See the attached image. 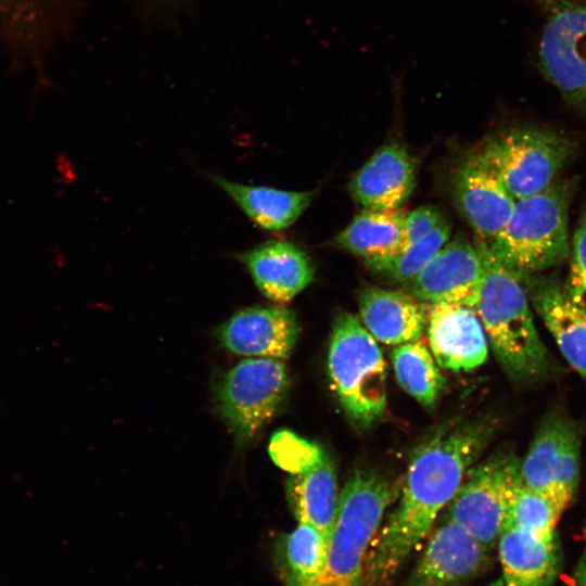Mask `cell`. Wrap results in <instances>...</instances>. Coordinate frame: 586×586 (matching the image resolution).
Here are the masks:
<instances>
[{"instance_id": "cell-1", "label": "cell", "mask_w": 586, "mask_h": 586, "mask_svg": "<svg viewBox=\"0 0 586 586\" xmlns=\"http://www.w3.org/2000/svg\"><path fill=\"white\" fill-rule=\"evenodd\" d=\"M493 433L494 424L486 419L467 421L438 431L416 449L398 504L368 550L362 586L393 585L408 556L450 502Z\"/></svg>"}, {"instance_id": "cell-2", "label": "cell", "mask_w": 586, "mask_h": 586, "mask_svg": "<svg viewBox=\"0 0 586 586\" xmlns=\"http://www.w3.org/2000/svg\"><path fill=\"white\" fill-rule=\"evenodd\" d=\"M484 275L474 310L494 354L512 378L532 380L548 368V352L537 332L527 294L519 278L502 266L486 242L474 244Z\"/></svg>"}, {"instance_id": "cell-3", "label": "cell", "mask_w": 586, "mask_h": 586, "mask_svg": "<svg viewBox=\"0 0 586 586\" xmlns=\"http://www.w3.org/2000/svg\"><path fill=\"white\" fill-rule=\"evenodd\" d=\"M571 191L557 179L544 191L517 200L505 227L487 243L517 277L539 275L569 258Z\"/></svg>"}, {"instance_id": "cell-4", "label": "cell", "mask_w": 586, "mask_h": 586, "mask_svg": "<svg viewBox=\"0 0 586 586\" xmlns=\"http://www.w3.org/2000/svg\"><path fill=\"white\" fill-rule=\"evenodd\" d=\"M398 487L371 470H355L339 495L327 540L324 586H362L365 561Z\"/></svg>"}, {"instance_id": "cell-5", "label": "cell", "mask_w": 586, "mask_h": 586, "mask_svg": "<svg viewBox=\"0 0 586 586\" xmlns=\"http://www.w3.org/2000/svg\"><path fill=\"white\" fill-rule=\"evenodd\" d=\"M328 373L345 413L369 426L386 408V364L378 341L351 313L334 320L328 352Z\"/></svg>"}, {"instance_id": "cell-6", "label": "cell", "mask_w": 586, "mask_h": 586, "mask_svg": "<svg viewBox=\"0 0 586 586\" xmlns=\"http://www.w3.org/2000/svg\"><path fill=\"white\" fill-rule=\"evenodd\" d=\"M574 151L573 141L562 132L525 126L496 136L476 155L520 200L551 186Z\"/></svg>"}, {"instance_id": "cell-7", "label": "cell", "mask_w": 586, "mask_h": 586, "mask_svg": "<svg viewBox=\"0 0 586 586\" xmlns=\"http://www.w3.org/2000/svg\"><path fill=\"white\" fill-rule=\"evenodd\" d=\"M520 462L513 451L502 449L472 466L448 504L445 519L462 527L487 549L492 548L522 485Z\"/></svg>"}, {"instance_id": "cell-8", "label": "cell", "mask_w": 586, "mask_h": 586, "mask_svg": "<svg viewBox=\"0 0 586 586\" xmlns=\"http://www.w3.org/2000/svg\"><path fill=\"white\" fill-rule=\"evenodd\" d=\"M537 1L545 16L537 49L539 71L570 105L586 112V2Z\"/></svg>"}, {"instance_id": "cell-9", "label": "cell", "mask_w": 586, "mask_h": 586, "mask_svg": "<svg viewBox=\"0 0 586 586\" xmlns=\"http://www.w3.org/2000/svg\"><path fill=\"white\" fill-rule=\"evenodd\" d=\"M289 386L282 360L247 358L231 368L218 392L219 408L240 441L254 437L275 416Z\"/></svg>"}, {"instance_id": "cell-10", "label": "cell", "mask_w": 586, "mask_h": 586, "mask_svg": "<svg viewBox=\"0 0 586 586\" xmlns=\"http://www.w3.org/2000/svg\"><path fill=\"white\" fill-rule=\"evenodd\" d=\"M484 268L476 246L464 237L448 240L408 282L411 296L425 304L449 303L474 307Z\"/></svg>"}, {"instance_id": "cell-11", "label": "cell", "mask_w": 586, "mask_h": 586, "mask_svg": "<svg viewBox=\"0 0 586 586\" xmlns=\"http://www.w3.org/2000/svg\"><path fill=\"white\" fill-rule=\"evenodd\" d=\"M487 551L467 531L445 519L431 535L406 586H462L486 565Z\"/></svg>"}, {"instance_id": "cell-12", "label": "cell", "mask_w": 586, "mask_h": 586, "mask_svg": "<svg viewBox=\"0 0 586 586\" xmlns=\"http://www.w3.org/2000/svg\"><path fill=\"white\" fill-rule=\"evenodd\" d=\"M429 348L436 364L453 371L483 365L488 340L474 308L449 303L432 304L426 323Z\"/></svg>"}, {"instance_id": "cell-13", "label": "cell", "mask_w": 586, "mask_h": 586, "mask_svg": "<svg viewBox=\"0 0 586 586\" xmlns=\"http://www.w3.org/2000/svg\"><path fill=\"white\" fill-rule=\"evenodd\" d=\"M298 333L293 310L283 306H253L232 315L218 329L222 345L243 356L285 359Z\"/></svg>"}, {"instance_id": "cell-14", "label": "cell", "mask_w": 586, "mask_h": 586, "mask_svg": "<svg viewBox=\"0 0 586 586\" xmlns=\"http://www.w3.org/2000/svg\"><path fill=\"white\" fill-rule=\"evenodd\" d=\"M454 199L479 240L486 243L505 227L517 202L477 155L469 158L457 171Z\"/></svg>"}, {"instance_id": "cell-15", "label": "cell", "mask_w": 586, "mask_h": 586, "mask_svg": "<svg viewBox=\"0 0 586 586\" xmlns=\"http://www.w3.org/2000/svg\"><path fill=\"white\" fill-rule=\"evenodd\" d=\"M518 278L561 354L586 381V313L571 301L557 277Z\"/></svg>"}, {"instance_id": "cell-16", "label": "cell", "mask_w": 586, "mask_h": 586, "mask_svg": "<svg viewBox=\"0 0 586 586\" xmlns=\"http://www.w3.org/2000/svg\"><path fill=\"white\" fill-rule=\"evenodd\" d=\"M416 186V163L399 144L378 149L353 175L348 191L353 199L369 209L400 208Z\"/></svg>"}, {"instance_id": "cell-17", "label": "cell", "mask_w": 586, "mask_h": 586, "mask_svg": "<svg viewBox=\"0 0 586 586\" xmlns=\"http://www.w3.org/2000/svg\"><path fill=\"white\" fill-rule=\"evenodd\" d=\"M255 285L267 298L285 303L314 280L310 258L300 246L285 240H268L238 255Z\"/></svg>"}, {"instance_id": "cell-18", "label": "cell", "mask_w": 586, "mask_h": 586, "mask_svg": "<svg viewBox=\"0 0 586 586\" xmlns=\"http://www.w3.org/2000/svg\"><path fill=\"white\" fill-rule=\"evenodd\" d=\"M408 293L374 285L358 293L359 320L377 340L399 345L422 339L429 309Z\"/></svg>"}, {"instance_id": "cell-19", "label": "cell", "mask_w": 586, "mask_h": 586, "mask_svg": "<svg viewBox=\"0 0 586 586\" xmlns=\"http://www.w3.org/2000/svg\"><path fill=\"white\" fill-rule=\"evenodd\" d=\"M497 542L504 586H550L555 582L560 564L556 537L544 539L505 526Z\"/></svg>"}, {"instance_id": "cell-20", "label": "cell", "mask_w": 586, "mask_h": 586, "mask_svg": "<svg viewBox=\"0 0 586 586\" xmlns=\"http://www.w3.org/2000/svg\"><path fill=\"white\" fill-rule=\"evenodd\" d=\"M259 228L280 231L293 225L310 204L315 191H290L233 182L209 176Z\"/></svg>"}, {"instance_id": "cell-21", "label": "cell", "mask_w": 586, "mask_h": 586, "mask_svg": "<svg viewBox=\"0 0 586 586\" xmlns=\"http://www.w3.org/2000/svg\"><path fill=\"white\" fill-rule=\"evenodd\" d=\"M288 495L297 521L316 527L328 540L340 493L334 467L327 454L294 474Z\"/></svg>"}, {"instance_id": "cell-22", "label": "cell", "mask_w": 586, "mask_h": 586, "mask_svg": "<svg viewBox=\"0 0 586 586\" xmlns=\"http://www.w3.org/2000/svg\"><path fill=\"white\" fill-rule=\"evenodd\" d=\"M276 564L284 586H324L327 538L316 527L298 522L276 545Z\"/></svg>"}, {"instance_id": "cell-23", "label": "cell", "mask_w": 586, "mask_h": 586, "mask_svg": "<svg viewBox=\"0 0 586 586\" xmlns=\"http://www.w3.org/2000/svg\"><path fill=\"white\" fill-rule=\"evenodd\" d=\"M405 218L400 208H362L336 234L334 243L365 259L397 254L403 250Z\"/></svg>"}, {"instance_id": "cell-24", "label": "cell", "mask_w": 586, "mask_h": 586, "mask_svg": "<svg viewBox=\"0 0 586 586\" xmlns=\"http://www.w3.org/2000/svg\"><path fill=\"white\" fill-rule=\"evenodd\" d=\"M392 364L404 391L424 407L435 404L445 379L423 339L396 345L392 351Z\"/></svg>"}, {"instance_id": "cell-25", "label": "cell", "mask_w": 586, "mask_h": 586, "mask_svg": "<svg viewBox=\"0 0 586 586\" xmlns=\"http://www.w3.org/2000/svg\"><path fill=\"white\" fill-rule=\"evenodd\" d=\"M569 420L559 413L548 416L539 425L527 454L520 462L522 484L543 494L552 502L555 462Z\"/></svg>"}, {"instance_id": "cell-26", "label": "cell", "mask_w": 586, "mask_h": 586, "mask_svg": "<svg viewBox=\"0 0 586 586\" xmlns=\"http://www.w3.org/2000/svg\"><path fill=\"white\" fill-rule=\"evenodd\" d=\"M450 233V224L444 219L426 237L402 252L390 256L365 259L366 264L395 282L408 283L449 240Z\"/></svg>"}, {"instance_id": "cell-27", "label": "cell", "mask_w": 586, "mask_h": 586, "mask_svg": "<svg viewBox=\"0 0 586 586\" xmlns=\"http://www.w3.org/2000/svg\"><path fill=\"white\" fill-rule=\"evenodd\" d=\"M560 515L549 498L522 484L513 497L505 526H514L544 539H552L556 537L555 528Z\"/></svg>"}, {"instance_id": "cell-28", "label": "cell", "mask_w": 586, "mask_h": 586, "mask_svg": "<svg viewBox=\"0 0 586 586\" xmlns=\"http://www.w3.org/2000/svg\"><path fill=\"white\" fill-rule=\"evenodd\" d=\"M581 433L577 425L569 420L556 457L552 476V498L562 513L572 502L579 481Z\"/></svg>"}, {"instance_id": "cell-29", "label": "cell", "mask_w": 586, "mask_h": 586, "mask_svg": "<svg viewBox=\"0 0 586 586\" xmlns=\"http://www.w3.org/2000/svg\"><path fill=\"white\" fill-rule=\"evenodd\" d=\"M570 268L563 282L571 301L586 313V208L570 242Z\"/></svg>"}, {"instance_id": "cell-30", "label": "cell", "mask_w": 586, "mask_h": 586, "mask_svg": "<svg viewBox=\"0 0 586 586\" xmlns=\"http://www.w3.org/2000/svg\"><path fill=\"white\" fill-rule=\"evenodd\" d=\"M270 454L277 464L296 474L317 461L323 451L292 433L280 432L271 441Z\"/></svg>"}, {"instance_id": "cell-31", "label": "cell", "mask_w": 586, "mask_h": 586, "mask_svg": "<svg viewBox=\"0 0 586 586\" xmlns=\"http://www.w3.org/2000/svg\"><path fill=\"white\" fill-rule=\"evenodd\" d=\"M42 0H0V27L23 31L33 27L38 18Z\"/></svg>"}, {"instance_id": "cell-32", "label": "cell", "mask_w": 586, "mask_h": 586, "mask_svg": "<svg viewBox=\"0 0 586 586\" xmlns=\"http://www.w3.org/2000/svg\"><path fill=\"white\" fill-rule=\"evenodd\" d=\"M444 219L441 211L432 205L419 206L406 214L403 250L426 237Z\"/></svg>"}, {"instance_id": "cell-33", "label": "cell", "mask_w": 586, "mask_h": 586, "mask_svg": "<svg viewBox=\"0 0 586 586\" xmlns=\"http://www.w3.org/2000/svg\"><path fill=\"white\" fill-rule=\"evenodd\" d=\"M570 586H586V545L573 571Z\"/></svg>"}]
</instances>
